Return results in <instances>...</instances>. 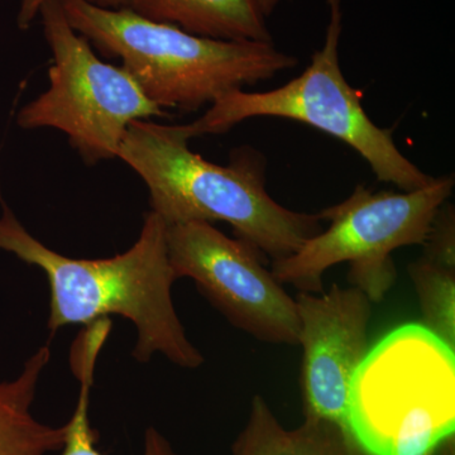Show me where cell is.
<instances>
[{
	"label": "cell",
	"instance_id": "6da1fadb",
	"mask_svg": "<svg viewBox=\"0 0 455 455\" xmlns=\"http://www.w3.org/2000/svg\"><path fill=\"white\" fill-rule=\"evenodd\" d=\"M0 251L36 266L50 287L52 333L68 325H92L109 315L136 326L133 355L147 363L160 353L175 366L196 370L202 352L188 339L172 300L176 280L167 247V224L147 212L136 243L110 259H70L51 250L26 229L0 196Z\"/></svg>",
	"mask_w": 455,
	"mask_h": 455
},
{
	"label": "cell",
	"instance_id": "7a4b0ae2",
	"mask_svg": "<svg viewBox=\"0 0 455 455\" xmlns=\"http://www.w3.org/2000/svg\"><path fill=\"white\" fill-rule=\"evenodd\" d=\"M188 142L182 124L139 119L131 123L116 156L143 180L152 212L167 226L224 221L272 262L322 232L319 212L291 211L269 196L259 154L239 149L220 166L196 154Z\"/></svg>",
	"mask_w": 455,
	"mask_h": 455
},
{
	"label": "cell",
	"instance_id": "3957f363",
	"mask_svg": "<svg viewBox=\"0 0 455 455\" xmlns=\"http://www.w3.org/2000/svg\"><path fill=\"white\" fill-rule=\"evenodd\" d=\"M71 27L103 55L116 57L152 103L196 112L220 95L271 79L298 59L274 42L221 41L146 20L128 8L61 0Z\"/></svg>",
	"mask_w": 455,
	"mask_h": 455
},
{
	"label": "cell",
	"instance_id": "277c9868",
	"mask_svg": "<svg viewBox=\"0 0 455 455\" xmlns=\"http://www.w3.org/2000/svg\"><path fill=\"white\" fill-rule=\"evenodd\" d=\"M347 425L372 455H434L455 431V350L423 324L370 349L353 377Z\"/></svg>",
	"mask_w": 455,
	"mask_h": 455
},
{
	"label": "cell",
	"instance_id": "5b68a950",
	"mask_svg": "<svg viewBox=\"0 0 455 455\" xmlns=\"http://www.w3.org/2000/svg\"><path fill=\"white\" fill-rule=\"evenodd\" d=\"M329 23L322 49L300 76L269 92L242 89L220 95L196 122L182 124L188 140L220 134L256 116H277L305 123L352 147L379 181L403 191L427 187L434 178L401 154L390 130L371 121L361 94L344 77L339 61L343 31L341 0H328Z\"/></svg>",
	"mask_w": 455,
	"mask_h": 455
},
{
	"label": "cell",
	"instance_id": "8992f818",
	"mask_svg": "<svg viewBox=\"0 0 455 455\" xmlns=\"http://www.w3.org/2000/svg\"><path fill=\"white\" fill-rule=\"evenodd\" d=\"M454 188V176L435 179L414 191H374L358 185L348 199L319 212L328 229L287 259L272 262L278 283L299 291L323 292L326 269L348 262L350 286L381 302L397 278L392 252L424 244L439 209Z\"/></svg>",
	"mask_w": 455,
	"mask_h": 455
},
{
	"label": "cell",
	"instance_id": "52a82bcc",
	"mask_svg": "<svg viewBox=\"0 0 455 455\" xmlns=\"http://www.w3.org/2000/svg\"><path fill=\"white\" fill-rule=\"evenodd\" d=\"M38 17L52 53L50 86L20 110V128L62 132L84 163L95 164L116 158L132 122L166 116L124 68L95 55L68 23L61 0L47 2Z\"/></svg>",
	"mask_w": 455,
	"mask_h": 455
},
{
	"label": "cell",
	"instance_id": "ba28073f",
	"mask_svg": "<svg viewBox=\"0 0 455 455\" xmlns=\"http://www.w3.org/2000/svg\"><path fill=\"white\" fill-rule=\"evenodd\" d=\"M167 247L176 277L196 281L230 324L265 343L298 346L295 299L265 267L256 248L205 221L167 226Z\"/></svg>",
	"mask_w": 455,
	"mask_h": 455
},
{
	"label": "cell",
	"instance_id": "9c48e42d",
	"mask_svg": "<svg viewBox=\"0 0 455 455\" xmlns=\"http://www.w3.org/2000/svg\"><path fill=\"white\" fill-rule=\"evenodd\" d=\"M293 299L300 322L298 346L302 348L305 418L347 425L350 385L370 352L373 302L357 287L337 283L326 292L299 291Z\"/></svg>",
	"mask_w": 455,
	"mask_h": 455
},
{
	"label": "cell",
	"instance_id": "30bf717a",
	"mask_svg": "<svg viewBox=\"0 0 455 455\" xmlns=\"http://www.w3.org/2000/svg\"><path fill=\"white\" fill-rule=\"evenodd\" d=\"M125 8L200 37L272 42L259 0H128Z\"/></svg>",
	"mask_w": 455,
	"mask_h": 455
},
{
	"label": "cell",
	"instance_id": "8fae6325",
	"mask_svg": "<svg viewBox=\"0 0 455 455\" xmlns=\"http://www.w3.org/2000/svg\"><path fill=\"white\" fill-rule=\"evenodd\" d=\"M51 361L42 346L12 381L0 382V455H47L61 451L66 427L41 423L32 412L38 383Z\"/></svg>",
	"mask_w": 455,
	"mask_h": 455
},
{
	"label": "cell",
	"instance_id": "7c38bea8",
	"mask_svg": "<svg viewBox=\"0 0 455 455\" xmlns=\"http://www.w3.org/2000/svg\"><path fill=\"white\" fill-rule=\"evenodd\" d=\"M112 329L110 319H101L86 326L75 353V374L80 381L79 398L70 420L65 424L66 435L61 455H104L95 447L97 434L90 425V390L94 383L95 364L99 353ZM143 455H180L163 433L148 427L145 434Z\"/></svg>",
	"mask_w": 455,
	"mask_h": 455
},
{
	"label": "cell",
	"instance_id": "4fadbf2b",
	"mask_svg": "<svg viewBox=\"0 0 455 455\" xmlns=\"http://www.w3.org/2000/svg\"><path fill=\"white\" fill-rule=\"evenodd\" d=\"M423 325L455 350V267L421 256L407 266Z\"/></svg>",
	"mask_w": 455,
	"mask_h": 455
},
{
	"label": "cell",
	"instance_id": "5bb4252c",
	"mask_svg": "<svg viewBox=\"0 0 455 455\" xmlns=\"http://www.w3.org/2000/svg\"><path fill=\"white\" fill-rule=\"evenodd\" d=\"M278 455H372L362 447L347 425L322 418H305L286 430Z\"/></svg>",
	"mask_w": 455,
	"mask_h": 455
},
{
	"label": "cell",
	"instance_id": "9a60e30c",
	"mask_svg": "<svg viewBox=\"0 0 455 455\" xmlns=\"http://www.w3.org/2000/svg\"><path fill=\"white\" fill-rule=\"evenodd\" d=\"M284 433L267 401L256 395L247 423L233 443L232 455H278Z\"/></svg>",
	"mask_w": 455,
	"mask_h": 455
},
{
	"label": "cell",
	"instance_id": "2e32d148",
	"mask_svg": "<svg viewBox=\"0 0 455 455\" xmlns=\"http://www.w3.org/2000/svg\"><path fill=\"white\" fill-rule=\"evenodd\" d=\"M50 0H20L18 8L17 26L20 31H27L37 20L41 8ZM100 8L119 9L127 7L128 0H86Z\"/></svg>",
	"mask_w": 455,
	"mask_h": 455
},
{
	"label": "cell",
	"instance_id": "e0dca14e",
	"mask_svg": "<svg viewBox=\"0 0 455 455\" xmlns=\"http://www.w3.org/2000/svg\"><path fill=\"white\" fill-rule=\"evenodd\" d=\"M434 455H455L454 435L449 436L448 439H445L444 442L439 445L438 449H436Z\"/></svg>",
	"mask_w": 455,
	"mask_h": 455
},
{
	"label": "cell",
	"instance_id": "ac0fdd59",
	"mask_svg": "<svg viewBox=\"0 0 455 455\" xmlns=\"http://www.w3.org/2000/svg\"><path fill=\"white\" fill-rule=\"evenodd\" d=\"M281 2L283 0H259L260 9H262L263 13L267 18L274 13L275 9L277 8Z\"/></svg>",
	"mask_w": 455,
	"mask_h": 455
}]
</instances>
